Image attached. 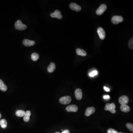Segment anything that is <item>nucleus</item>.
Instances as JSON below:
<instances>
[{"label":"nucleus","mask_w":133,"mask_h":133,"mask_svg":"<svg viewBox=\"0 0 133 133\" xmlns=\"http://www.w3.org/2000/svg\"><path fill=\"white\" fill-rule=\"evenodd\" d=\"M107 9V6L106 5L104 4L101 5L99 8L96 10V14L98 15H102L103 12L106 11Z\"/></svg>","instance_id":"39448f33"},{"label":"nucleus","mask_w":133,"mask_h":133,"mask_svg":"<svg viewBox=\"0 0 133 133\" xmlns=\"http://www.w3.org/2000/svg\"><path fill=\"white\" fill-rule=\"evenodd\" d=\"M71 101V98L69 96H64L60 98L59 99V103L62 104L67 105L69 104Z\"/></svg>","instance_id":"7ed1b4c3"},{"label":"nucleus","mask_w":133,"mask_h":133,"mask_svg":"<svg viewBox=\"0 0 133 133\" xmlns=\"http://www.w3.org/2000/svg\"><path fill=\"white\" fill-rule=\"evenodd\" d=\"M31 57L33 61H37L39 59V55L36 53H34L31 54Z\"/></svg>","instance_id":"412c9836"},{"label":"nucleus","mask_w":133,"mask_h":133,"mask_svg":"<svg viewBox=\"0 0 133 133\" xmlns=\"http://www.w3.org/2000/svg\"><path fill=\"white\" fill-rule=\"evenodd\" d=\"M110 98V97L109 95H105L103 96V99H109Z\"/></svg>","instance_id":"bb28decb"},{"label":"nucleus","mask_w":133,"mask_h":133,"mask_svg":"<svg viewBox=\"0 0 133 133\" xmlns=\"http://www.w3.org/2000/svg\"><path fill=\"white\" fill-rule=\"evenodd\" d=\"M15 26L16 29L19 30H23L26 29L27 26L24 25L20 20H17L15 22Z\"/></svg>","instance_id":"f257e3e1"},{"label":"nucleus","mask_w":133,"mask_h":133,"mask_svg":"<svg viewBox=\"0 0 133 133\" xmlns=\"http://www.w3.org/2000/svg\"><path fill=\"white\" fill-rule=\"evenodd\" d=\"M116 106L115 103H107L105 106V111H109L111 113H116V110H115V108Z\"/></svg>","instance_id":"f03ea898"},{"label":"nucleus","mask_w":133,"mask_h":133,"mask_svg":"<svg viewBox=\"0 0 133 133\" xmlns=\"http://www.w3.org/2000/svg\"><path fill=\"white\" fill-rule=\"evenodd\" d=\"M30 111H27L26 112L25 115L23 117V120L26 122H27L30 120V116L31 115Z\"/></svg>","instance_id":"f3484780"},{"label":"nucleus","mask_w":133,"mask_h":133,"mask_svg":"<svg viewBox=\"0 0 133 133\" xmlns=\"http://www.w3.org/2000/svg\"><path fill=\"white\" fill-rule=\"evenodd\" d=\"M1 117H2V115H1V114L0 113V119L1 118Z\"/></svg>","instance_id":"c85d7f7f"},{"label":"nucleus","mask_w":133,"mask_h":133,"mask_svg":"<svg viewBox=\"0 0 133 133\" xmlns=\"http://www.w3.org/2000/svg\"><path fill=\"white\" fill-rule=\"evenodd\" d=\"M55 69V65L54 63H50L48 67H47V71L49 73H51L54 71Z\"/></svg>","instance_id":"dca6fc26"},{"label":"nucleus","mask_w":133,"mask_h":133,"mask_svg":"<svg viewBox=\"0 0 133 133\" xmlns=\"http://www.w3.org/2000/svg\"><path fill=\"white\" fill-rule=\"evenodd\" d=\"M23 44L25 46L30 47L34 45L35 44V42L34 41L30 40L28 39H25L23 41Z\"/></svg>","instance_id":"9b49d317"},{"label":"nucleus","mask_w":133,"mask_h":133,"mask_svg":"<svg viewBox=\"0 0 133 133\" xmlns=\"http://www.w3.org/2000/svg\"><path fill=\"white\" fill-rule=\"evenodd\" d=\"M75 95L77 99L79 100L81 99L83 96V94L81 89H76L75 92Z\"/></svg>","instance_id":"ddd939ff"},{"label":"nucleus","mask_w":133,"mask_h":133,"mask_svg":"<svg viewBox=\"0 0 133 133\" xmlns=\"http://www.w3.org/2000/svg\"><path fill=\"white\" fill-rule=\"evenodd\" d=\"M62 133H69V131L68 129H66L63 131Z\"/></svg>","instance_id":"a878e982"},{"label":"nucleus","mask_w":133,"mask_h":133,"mask_svg":"<svg viewBox=\"0 0 133 133\" xmlns=\"http://www.w3.org/2000/svg\"><path fill=\"white\" fill-rule=\"evenodd\" d=\"M59 133V132H56V133Z\"/></svg>","instance_id":"c756f323"},{"label":"nucleus","mask_w":133,"mask_h":133,"mask_svg":"<svg viewBox=\"0 0 133 133\" xmlns=\"http://www.w3.org/2000/svg\"><path fill=\"white\" fill-rule=\"evenodd\" d=\"M128 46L129 48L131 49H133V38H131V39L128 42Z\"/></svg>","instance_id":"5701e85b"},{"label":"nucleus","mask_w":133,"mask_h":133,"mask_svg":"<svg viewBox=\"0 0 133 133\" xmlns=\"http://www.w3.org/2000/svg\"><path fill=\"white\" fill-rule=\"evenodd\" d=\"M76 53L79 55H81L82 56H85L87 55V53L85 51L81 49H77L76 50Z\"/></svg>","instance_id":"2eb2a0df"},{"label":"nucleus","mask_w":133,"mask_h":133,"mask_svg":"<svg viewBox=\"0 0 133 133\" xmlns=\"http://www.w3.org/2000/svg\"><path fill=\"white\" fill-rule=\"evenodd\" d=\"M120 109L124 113H128L130 110V107L127 104L121 105Z\"/></svg>","instance_id":"4468645a"},{"label":"nucleus","mask_w":133,"mask_h":133,"mask_svg":"<svg viewBox=\"0 0 133 133\" xmlns=\"http://www.w3.org/2000/svg\"><path fill=\"white\" fill-rule=\"evenodd\" d=\"M123 21V18L121 16H113L111 19L112 22L115 25H117L120 23L122 22Z\"/></svg>","instance_id":"20e7f679"},{"label":"nucleus","mask_w":133,"mask_h":133,"mask_svg":"<svg viewBox=\"0 0 133 133\" xmlns=\"http://www.w3.org/2000/svg\"><path fill=\"white\" fill-rule=\"evenodd\" d=\"M104 89L105 91H106L107 92H109V91H110V89L109 88H107L106 87H104Z\"/></svg>","instance_id":"cd10ccee"},{"label":"nucleus","mask_w":133,"mask_h":133,"mask_svg":"<svg viewBox=\"0 0 133 133\" xmlns=\"http://www.w3.org/2000/svg\"><path fill=\"white\" fill-rule=\"evenodd\" d=\"M51 17L53 18H57L59 19H61L62 18V16L61 15V13L58 10H55L54 13H52L50 14Z\"/></svg>","instance_id":"1a4fd4ad"},{"label":"nucleus","mask_w":133,"mask_h":133,"mask_svg":"<svg viewBox=\"0 0 133 133\" xmlns=\"http://www.w3.org/2000/svg\"><path fill=\"white\" fill-rule=\"evenodd\" d=\"M69 6V8L71 10L76 12H79L81 9V7L80 6L74 3H70Z\"/></svg>","instance_id":"0eeeda50"},{"label":"nucleus","mask_w":133,"mask_h":133,"mask_svg":"<svg viewBox=\"0 0 133 133\" xmlns=\"http://www.w3.org/2000/svg\"><path fill=\"white\" fill-rule=\"evenodd\" d=\"M107 133H119L116 130L114 129L110 128L107 131Z\"/></svg>","instance_id":"b1692460"},{"label":"nucleus","mask_w":133,"mask_h":133,"mask_svg":"<svg viewBox=\"0 0 133 133\" xmlns=\"http://www.w3.org/2000/svg\"><path fill=\"white\" fill-rule=\"evenodd\" d=\"M122 133V132H120V133Z\"/></svg>","instance_id":"7c9ffc66"},{"label":"nucleus","mask_w":133,"mask_h":133,"mask_svg":"<svg viewBox=\"0 0 133 133\" xmlns=\"http://www.w3.org/2000/svg\"><path fill=\"white\" fill-rule=\"evenodd\" d=\"M25 113L26 112L23 110H18L16 112V115L17 117H22L25 116Z\"/></svg>","instance_id":"6ab92c4d"},{"label":"nucleus","mask_w":133,"mask_h":133,"mask_svg":"<svg viewBox=\"0 0 133 133\" xmlns=\"http://www.w3.org/2000/svg\"><path fill=\"white\" fill-rule=\"evenodd\" d=\"M0 125L2 128L5 129L7 126V122L5 119H2L0 120Z\"/></svg>","instance_id":"aec40b11"},{"label":"nucleus","mask_w":133,"mask_h":133,"mask_svg":"<svg viewBox=\"0 0 133 133\" xmlns=\"http://www.w3.org/2000/svg\"><path fill=\"white\" fill-rule=\"evenodd\" d=\"M0 90L4 92L7 90V87L1 79H0Z\"/></svg>","instance_id":"a211bd4d"},{"label":"nucleus","mask_w":133,"mask_h":133,"mask_svg":"<svg viewBox=\"0 0 133 133\" xmlns=\"http://www.w3.org/2000/svg\"><path fill=\"white\" fill-rule=\"evenodd\" d=\"M66 110L69 112H76L78 110V108L75 105H70L66 107Z\"/></svg>","instance_id":"9d476101"},{"label":"nucleus","mask_w":133,"mask_h":133,"mask_svg":"<svg viewBox=\"0 0 133 133\" xmlns=\"http://www.w3.org/2000/svg\"><path fill=\"white\" fill-rule=\"evenodd\" d=\"M97 33L100 39L101 40L105 39V33L104 30L102 27H99L98 29Z\"/></svg>","instance_id":"6e6552de"},{"label":"nucleus","mask_w":133,"mask_h":133,"mask_svg":"<svg viewBox=\"0 0 133 133\" xmlns=\"http://www.w3.org/2000/svg\"><path fill=\"white\" fill-rule=\"evenodd\" d=\"M129 98L126 95L121 96L119 99V103L121 105L127 104L129 103Z\"/></svg>","instance_id":"423d86ee"},{"label":"nucleus","mask_w":133,"mask_h":133,"mask_svg":"<svg viewBox=\"0 0 133 133\" xmlns=\"http://www.w3.org/2000/svg\"><path fill=\"white\" fill-rule=\"evenodd\" d=\"M126 127L129 130L133 132V125L132 123H127L126 124Z\"/></svg>","instance_id":"4be33fe9"},{"label":"nucleus","mask_w":133,"mask_h":133,"mask_svg":"<svg viewBox=\"0 0 133 133\" xmlns=\"http://www.w3.org/2000/svg\"><path fill=\"white\" fill-rule=\"evenodd\" d=\"M98 74V72L97 71L95 70L90 73L89 74V76L91 77H94L95 75H97Z\"/></svg>","instance_id":"393cba45"},{"label":"nucleus","mask_w":133,"mask_h":133,"mask_svg":"<svg viewBox=\"0 0 133 133\" xmlns=\"http://www.w3.org/2000/svg\"><path fill=\"white\" fill-rule=\"evenodd\" d=\"M95 108L93 107H90L86 109L85 111V115L87 117H89L95 112Z\"/></svg>","instance_id":"f8f14e48"}]
</instances>
